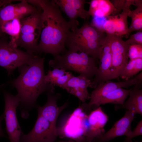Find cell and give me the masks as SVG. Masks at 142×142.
<instances>
[{"instance_id": "9", "label": "cell", "mask_w": 142, "mask_h": 142, "mask_svg": "<svg viewBox=\"0 0 142 142\" xmlns=\"http://www.w3.org/2000/svg\"><path fill=\"white\" fill-rule=\"evenodd\" d=\"M58 136L56 125L38 114L33 128L28 134H22L20 142H54Z\"/></svg>"}, {"instance_id": "14", "label": "cell", "mask_w": 142, "mask_h": 142, "mask_svg": "<svg viewBox=\"0 0 142 142\" xmlns=\"http://www.w3.org/2000/svg\"><path fill=\"white\" fill-rule=\"evenodd\" d=\"M99 59V64L98 72L92 80L94 89L99 84L109 80L112 57L110 44L107 35L105 41L101 48Z\"/></svg>"}, {"instance_id": "17", "label": "cell", "mask_w": 142, "mask_h": 142, "mask_svg": "<svg viewBox=\"0 0 142 142\" xmlns=\"http://www.w3.org/2000/svg\"><path fill=\"white\" fill-rule=\"evenodd\" d=\"M89 4L88 11L90 16L99 18L107 17L113 13L114 8L108 0H92L88 2Z\"/></svg>"}, {"instance_id": "5", "label": "cell", "mask_w": 142, "mask_h": 142, "mask_svg": "<svg viewBox=\"0 0 142 142\" xmlns=\"http://www.w3.org/2000/svg\"><path fill=\"white\" fill-rule=\"evenodd\" d=\"M36 55L13 46L5 35L0 36V66L6 69L8 75L22 65L31 64Z\"/></svg>"}, {"instance_id": "24", "label": "cell", "mask_w": 142, "mask_h": 142, "mask_svg": "<svg viewBox=\"0 0 142 142\" xmlns=\"http://www.w3.org/2000/svg\"><path fill=\"white\" fill-rule=\"evenodd\" d=\"M20 20L15 19L8 21L3 25L2 29V36L6 34L11 37L10 43L13 45L18 38L20 33Z\"/></svg>"}, {"instance_id": "31", "label": "cell", "mask_w": 142, "mask_h": 142, "mask_svg": "<svg viewBox=\"0 0 142 142\" xmlns=\"http://www.w3.org/2000/svg\"><path fill=\"white\" fill-rule=\"evenodd\" d=\"M142 135V120L138 123L134 129L131 131L129 135L126 137L124 142H132V139L136 136Z\"/></svg>"}, {"instance_id": "21", "label": "cell", "mask_w": 142, "mask_h": 142, "mask_svg": "<svg viewBox=\"0 0 142 142\" xmlns=\"http://www.w3.org/2000/svg\"><path fill=\"white\" fill-rule=\"evenodd\" d=\"M88 87L93 88L92 80L80 75L77 76L73 75L62 89L73 94L77 91L87 90Z\"/></svg>"}, {"instance_id": "29", "label": "cell", "mask_w": 142, "mask_h": 142, "mask_svg": "<svg viewBox=\"0 0 142 142\" xmlns=\"http://www.w3.org/2000/svg\"><path fill=\"white\" fill-rule=\"evenodd\" d=\"M73 75L71 72L67 71L64 75L58 78L51 84L54 86H57L62 88Z\"/></svg>"}, {"instance_id": "18", "label": "cell", "mask_w": 142, "mask_h": 142, "mask_svg": "<svg viewBox=\"0 0 142 142\" xmlns=\"http://www.w3.org/2000/svg\"><path fill=\"white\" fill-rule=\"evenodd\" d=\"M141 87L134 85L129 94V97L122 105L124 108L142 115V90Z\"/></svg>"}, {"instance_id": "32", "label": "cell", "mask_w": 142, "mask_h": 142, "mask_svg": "<svg viewBox=\"0 0 142 142\" xmlns=\"http://www.w3.org/2000/svg\"><path fill=\"white\" fill-rule=\"evenodd\" d=\"M126 0H114L112 3L114 7V11L112 13V16H114L119 14V12L123 10L125 5Z\"/></svg>"}, {"instance_id": "11", "label": "cell", "mask_w": 142, "mask_h": 142, "mask_svg": "<svg viewBox=\"0 0 142 142\" xmlns=\"http://www.w3.org/2000/svg\"><path fill=\"white\" fill-rule=\"evenodd\" d=\"M60 9L68 17L71 27V30L77 28L79 25L77 20L78 17L88 19L90 15L88 11L84 9L86 3L85 0H53Z\"/></svg>"}, {"instance_id": "25", "label": "cell", "mask_w": 142, "mask_h": 142, "mask_svg": "<svg viewBox=\"0 0 142 142\" xmlns=\"http://www.w3.org/2000/svg\"><path fill=\"white\" fill-rule=\"evenodd\" d=\"M142 70V58L130 60L119 76L121 78L127 80L134 76Z\"/></svg>"}, {"instance_id": "10", "label": "cell", "mask_w": 142, "mask_h": 142, "mask_svg": "<svg viewBox=\"0 0 142 142\" xmlns=\"http://www.w3.org/2000/svg\"><path fill=\"white\" fill-rule=\"evenodd\" d=\"M39 8L25 0H20L18 3H11L4 6L0 9V36L5 23L15 19L20 20L37 11Z\"/></svg>"}, {"instance_id": "6", "label": "cell", "mask_w": 142, "mask_h": 142, "mask_svg": "<svg viewBox=\"0 0 142 142\" xmlns=\"http://www.w3.org/2000/svg\"><path fill=\"white\" fill-rule=\"evenodd\" d=\"M4 99V109L3 114L6 125V130L10 142H20L23 134L18 123L16 109L19 106L20 99L17 95L3 92Z\"/></svg>"}, {"instance_id": "22", "label": "cell", "mask_w": 142, "mask_h": 142, "mask_svg": "<svg viewBox=\"0 0 142 142\" xmlns=\"http://www.w3.org/2000/svg\"><path fill=\"white\" fill-rule=\"evenodd\" d=\"M133 5L136 7L134 10H130V12L129 17L131 18V23L125 35L126 38L128 37L133 31L142 30V0H134Z\"/></svg>"}, {"instance_id": "23", "label": "cell", "mask_w": 142, "mask_h": 142, "mask_svg": "<svg viewBox=\"0 0 142 142\" xmlns=\"http://www.w3.org/2000/svg\"><path fill=\"white\" fill-rule=\"evenodd\" d=\"M131 89H126L122 88L117 89L109 93L101 100L96 106L107 103L122 105L129 96Z\"/></svg>"}, {"instance_id": "15", "label": "cell", "mask_w": 142, "mask_h": 142, "mask_svg": "<svg viewBox=\"0 0 142 142\" xmlns=\"http://www.w3.org/2000/svg\"><path fill=\"white\" fill-rule=\"evenodd\" d=\"M60 96V94L59 93L47 94V99L46 103L42 106L37 107L38 114L56 125L58 116L68 105L66 102L60 106L58 105L57 100Z\"/></svg>"}, {"instance_id": "16", "label": "cell", "mask_w": 142, "mask_h": 142, "mask_svg": "<svg viewBox=\"0 0 142 142\" xmlns=\"http://www.w3.org/2000/svg\"><path fill=\"white\" fill-rule=\"evenodd\" d=\"M42 13L40 7L37 11L21 19L20 34H40L43 26Z\"/></svg>"}, {"instance_id": "26", "label": "cell", "mask_w": 142, "mask_h": 142, "mask_svg": "<svg viewBox=\"0 0 142 142\" xmlns=\"http://www.w3.org/2000/svg\"><path fill=\"white\" fill-rule=\"evenodd\" d=\"M67 71L64 70L54 68L52 70H49L44 77V81L46 83L50 84L54 81L60 77L64 75Z\"/></svg>"}, {"instance_id": "19", "label": "cell", "mask_w": 142, "mask_h": 142, "mask_svg": "<svg viewBox=\"0 0 142 142\" xmlns=\"http://www.w3.org/2000/svg\"><path fill=\"white\" fill-rule=\"evenodd\" d=\"M133 0H126L124 7L122 12L114 16L115 35L121 37L127 33L128 27L127 18L130 11L131 5L133 4Z\"/></svg>"}, {"instance_id": "1", "label": "cell", "mask_w": 142, "mask_h": 142, "mask_svg": "<svg viewBox=\"0 0 142 142\" xmlns=\"http://www.w3.org/2000/svg\"><path fill=\"white\" fill-rule=\"evenodd\" d=\"M30 2L40 7L42 11L43 26L38 53L50 54L54 57L65 53L67 51L66 41L71 27L62 16L59 7L53 0H32Z\"/></svg>"}, {"instance_id": "13", "label": "cell", "mask_w": 142, "mask_h": 142, "mask_svg": "<svg viewBox=\"0 0 142 142\" xmlns=\"http://www.w3.org/2000/svg\"><path fill=\"white\" fill-rule=\"evenodd\" d=\"M135 114L127 110L124 116L115 122L109 130L93 142H106L121 136H128L132 131L131 125Z\"/></svg>"}, {"instance_id": "8", "label": "cell", "mask_w": 142, "mask_h": 142, "mask_svg": "<svg viewBox=\"0 0 142 142\" xmlns=\"http://www.w3.org/2000/svg\"><path fill=\"white\" fill-rule=\"evenodd\" d=\"M142 81V72L130 79L123 81L114 82L108 80L97 85L91 92L88 103H83L81 106L85 111L90 110L109 93L119 88H127Z\"/></svg>"}, {"instance_id": "12", "label": "cell", "mask_w": 142, "mask_h": 142, "mask_svg": "<svg viewBox=\"0 0 142 142\" xmlns=\"http://www.w3.org/2000/svg\"><path fill=\"white\" fill-rule=\"evenodd\" d=\"M108 117L100 106H98L87 115V128L85 142H93L105 133L104 127Z\"/></svg>"}, {"instance_id": "36", "label": "cell", "mask_w": 142, "mask_h": 142, "mask_svg": "<svg viewBox=\"0 0 142 142\" xmlns=\"http://www.w3.org/2000/svg\"><path fill=\"white\" fill-rule=\"evenodd\" d=\"M135 142H142V141H139V142H138V141H135Z\"/></svg>"}, {"instance_id": "7", "label": "cell", "mask_w": 142, "mask_h": 142, "mask_svg": "<svg viewBox=\"0 0 142 142\" xmlns=\"http://www.w3.org/2000/svg\"><path fill=\"white\" fill-rule=\"evenodd\" d=\"M111 49V66L109 80L118 78L129 61L128 51L129 45L121 37L107 34Z\"/></svg>"}, {"instance_id": "34", "label": "cell", "mask_w": 142, "mask_h": 142, "mask_svg": "<svg viewBox=\"0 0 142 142\" xmlns=\"http://www.w3.org/2000/svg\"><path fill=\"white\" fill-rule=\"evenodd\" d=\"M3 119V116L2 114V115L0 116V137H6V136L2 128L1 125L2 121Z\"/></svg>"}, {"instance_id": "20", "label": "cell", "mask_w": 142, "mask_h": 142, "mask_svg": "<svg viewBox=\"0 0 142 142\" xmlns=\"http://www.w3.org/2000/svg\"><path fill=\"white\" fill-rule=\"evenodd\" d=\"M40 35L38 33L20 34L15 43V46L24 48L30 54L38 53V42Z\"/></svg>"}, {"instance_id": "2", "label": "cell", "mask_w": 142, "mask_h": 142, "mask_svg": "<svg viewBox=\"0 0 142 142\" xmlns=\"http://www.w3.org/2000/svg\"><path fill=\"white\" fill-rule=\"evenodd\" d=\"M44 57L36 55L31 64L18 67L20 74L11 82L20 100L18 106L22 118H28L29 111L37 107L36 101L41 94L54 93V86L44 81Z\"/></svg>"}, {"instance_id": "33", "label": "cell", "mask_w": 142, "mask_h": 142, "mask_svg": "<svg viewBox=\"0 0 142 142\" xmlns=\"http://www.w3.org/2000/svg\"><path fill=\"white\" fill-rule=\"evenodd\" d=\"M15 1H16L14 0H0V9L4 5Z\"/></svg>"}, {"instance_id": "3", "label": "cell", "mask_w": 142, "mask_h": 142, "mask_svg": "<svg viewBox=\"0 0 142 142\" xmlns=\"http://www.w3.org/2000/svg\"><path fill=\"white\" fill-rule=\"evenodd\" d=\"M106 35L105 32L86 22L80 28L70 31L66 39L65 46L68 50L84 52L96 60L99 59Z\"/></svg>"}, {"instance_id": "30", "label": "cell", "mask_w": 142, "mask_h": 142, "mask_svg": "<svg viewBox=\"0 0 142 142\" xmlns=\"http://www.w3.org/2000/svg\"><path fill=\"white\" fill-rule=\"evenodd\" d=\"M125 42L129 46L134 44L142 45V31L131 35Z\"/></svg>"}, {"instance_id": "27", "label": "cell", "mask_w": 142, "mask_h": 142, "mask_svg": "<svg viewBox=\"0 0 142 142\" xmlns=\"http://www.w3.org/2000/svg\"><path fill=\"white\" fill-rule=\"evenodd\" d=\"M104 32L106 34L114 35L115 34V20L114 16L107 17L103 27Z\"/></svg>"}, {"instance_id": "35", "label": "cell", "mask_w": 142, "mask_h": 142, "mask_svg": "<svg viewBox=\"0 0 142 142\" xmlns=\"http://www.w3.org/2000/svg\"><path fill=\"white\" fill-rule=\"evenodd\" d=\"M57 142H75L73 140H69L68 141H58Z\"/></svg>"}, {"instance_id": "28", "label": "cell", "mask_w": 142, "mask_h": 142, "mask_svg": "<svg viewBox=\"0 0 142 142\" xmlns=\"http://www.w3.org/2000/svg\"><path fill=\"white\" fill-rule=\"evenodd\" d=\"M128 55L130 60L142 58V45L134 44L130 45Z\"/></svg>"}, {"instance_id": "4", "label": "cell", "mask_w": 142, "mask_h": 142, "mask_svg": "<svg viewBox=\"0 0 142 142\" xmlns=\"http://www.w3.org/2000/svg\"><path fill=\"white\" fill-rule=\"evenodd\" d=\"M96 60L84 52L68 50L63 54L54 57L48 63L53 69L73 71L92 80L98 72Z\"/></svg>"}]
</instances>
